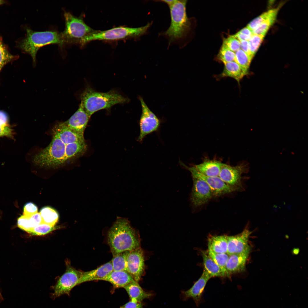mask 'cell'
Wrapping results in <instances>:
<instances>
[{
  "instance_id": "cell-1",
  "label": "cell",
  "mask_w": 308,
  "mask_h": 308,
  "mask_svg": "<svg viewBox=\"0 0 308 308\" xmlns=\"http://www.w3.org/2000/svg\"><path fill=\"white\" fill-rule=\"evenodd\" d=\"M52 139L46 148L35 154L33 162L37 165L47 168L64 165L83 155L87 149L84 135L75 133L62 122L53 127Z\"/></svg>"
},
{
  "instance_id": "cell-2",
  "label": "cell",
  "mask_w": 308,
  "mask_h": 308,
  "mask_svg": "<svg viewBox=\"0 0 308 308\" xmlns=\"http://www.w3.org/2000/svg\"><path fill=\"white\" fill-rule=\"evenodd\" d=\"M107 240L113 256L141 247L138 233L124 218L117 217L108 231Z\"/></svg>"
},
{
  "instance_id": "cell-3",
  "label": "cell",
  "mask_w": 308,
  "mask_h": 308,
  "mask_svg": "<svg viewBox=\"0 0 308 308\" xmlns=\"http://www.w3.org/2000/svg\"><path fill=\"white\" fill-rule=\"evenodd\" d=\"M81 104L85 112L91 117L95 112L108 109L118 104L128 103L129 99L117 92L112 90L102 92L87 87L80 96Z\"/></svg>"
},
{
  "instance_id": "cell-4",
  "label": "cell",
  "mask_w": 308,
  "mask_h": 308,
  "mask_svg": "<svg viewBox=\"0 0 308 308\" xmlns=\"http://www.w3.org/2000/svg\"><path fill=\"white\" fill-rule=\"evenodd\" d=\"M26 37L23 40L21 48L32 57L34 65L38 50L42 46L56 44L62 46L64 44L61 33L54 31H35L27 29Z\"/></svg>"
},
{
  "instance_id": "cell-5",
  "label": "cell",
  "mask_w": 308,
  "mask_h": 308,
  "mask_svg": "<svg viewBox=\"0 0 308 308\" xmlns=\"http://www.w3.org/2000/svg\"><path fill=\"white\" fill-rule=\"evenodd\" d=\"M187 0H177L169 7L171 18L170 26L164 33L170 42L182 39L190 27L186 11Z\"/></svg>"
},
{
  "instance_id": "cell-6",
  "label": "cell",
  "mask_w": 308,
  "mask_h": 308,
  "mask_svg": "<svg viewBox=\"0 0 308 308\" xmlns=\"http://www.w3.org/2000/svg\"><path fill=\"white\" fill-rule=\"evenodd\" d=\"M150 25L148 23L137 28L119 27L105 31L94 30L83 39L80 45L82 46L95 40H115L139 37L146 33Z\"/></svg>"
},
{
  "instance_id": "cell-7",
  "label": "cell",
  "mask_w": 308,
  "mask_h": 308,
  "mask_svg": "<svg viewBox=\"0 0 308 308\" xmlns=\"http://www.w3.org/2000/svg\"><path fill=\"white\" fill-rule=\"evenodd\" d=\"M65 27L61 32L64 44H78L94 30L86 25L82 18L75 17L69 12H65Z\"/></svg>"
},
{
  "instance_id": "cell-8",
  "label": "cell",
  "mask_w": 308,
  "mask_h": 308,
  "mask_svg": "<svg viewBox=\"0 0 308 308\" xmlns=\"http://www.w3.org/2000/svg\"><path fill=\"white\" fill-rule=\"evenodd\" d=\"M82 272L74 268L68 262H66V271L53 287L52 298L64 295H69L72 289L79 284Z\"/></svg>"
},
{
  "instance_id": "cell-9",
  "label": "cell",
  "mask_w": 308,
  "mask_h": 308,
  "mask_svg": "<svg viewBox=\"0 0 308 308\" xmlns=\"http://www.w3.org/2000/svg\"><path fill=\"white\" fill-rule=\"evenodd\" d=\"M181 164L190 172L193 178H197L204 181L209 186L214 195L219 196L239 189L228 185L219 177L207 176L198 172L193 166L189 167L183 163Z\"/></svg>"
},
{
  "instance_id": "cell-10",
  "label": "cell",
  "mask_w": 308,
  "mask_h": 308,
  "mask_svg": "<svg viewBox=\"0 0 308 308\" xmlns=\"http://www.w3.org/2000/svg\"><path fill=\"white\" fill-rule=\"evenodd\" d=\"M139 99L142 107V113L139 121L140 132L138 140L141 141L147 135L158 129L160 121L148 108L143 98L140 97Z\"/></svg>"
},
{
  "instance_id": "cell-11",
  "label": "cell",
  "mask_w": 308,
  "mask_h": 308,
  "mask_svg": "<svg viewBox=\"0 0 308 308\" xmlns=\"http://www.w3.org/2000/svg\"><path fill=\"white\" fill-rule=\"evenodd\" d=\"M249 166L244 163L232 166L223 163L219 177L227 184L239 189L242 175L248 171Z\"/></svg>"
},
{
  "instance_id": "cell-12",
  "label": "cell",
  "mask_w": 308,
  "mask_h": 308,
  "mask_svg": "<svg viewBox=\"0 0 308 308\" xmlns=\"http://www.w3.org/2000/svg\"><path fill=\"white\" fill-rule=\"evenodd\" d=\"M127 270L135 281L139 282L143 275L145 269L144 253L140 247L129 251L126 258Z\"/></svg>"
},
{
  "instance_id": "cell-13",
  "label": "cell",
  "mask_w": 308,
  "mask_h": 308,
  "mask_svg": "<svg viewBox=\"0 0 308 308\" xmlns=\"http://www.w3.org/2000/svg\"><path fill=\"white\" fill-rule=\"evenodd\" d=\"M252 232L246 227L240 234L228 236L227 253L229 255L245 254H249L251 250L249 238Z\"/></svg>"
},
{
  "instance_id": "cell-14",
  "label": "cell",
  "mask_w": 308,
  "mask_h": 308,
  "mask_svg": "<svg viewBox=\"0 0 308 308\" xmlns=\"http://www.w3.org/2000/svg\"><path fill=\"white\" fill-rule=\"evenodd\" d=\"M193 179L191 200L194 206H199L207 203L213 195L209 186L204 181L197 178Z\"/></svg>"
},
{
  "instance_id": "cell-15",
  "label": "cell",
  "mask_w": 308,
  "mask_h": 308,
  "mask_svg": "<svg viewBox=\"0 0 308 308\" xmlns=\"http://www.w3.org/2000/svg\"><path fill=\"white\" fill-rule=\"evenodd\" d=\"M210 276L204 269L200 277L189 289L182 292L183 299L187 300L192 299L197 307L204 301L203 294L206 284L210 279Z\"/></svg>"
},
{
  "instance_id": "cell-16",
  "label": "cell",
  "mask_w": 308,
  "mask_h": 308,
  "mask_svg": "<svg viewBox=\"0 0 308 308\" xmlns=\"http://www.w3.org/2000/svg\"><path fill=\"white\" fill-rule=\"evenodd\" d=\"M90 117L85 112L80 103L78 108L67 120L62 122L68 129L77 133L84 135Z\"/></svg>"
},
{
  "instance_id": "cell-17",
  "label": "cell",
  "mask_w": 308,
  "mask_h": 308,
  "mask_svg": "<svg viewBox=\"0 0 308 308\" xmlns=\"http://www.w3.org/2000/svg\"><path fill=\"white\" fill-rule=\"evenodd\" d=\"M249 256L245 254L229 255L226 266L227 277H230L232 274L244 271Z\"/></svg>"
},
{
  "instance_id": "cell-18",
  "label": "cell",
  "mask_w": 308,
  "mask_h": 308,
  "mask_svg": "<svg viewBox=\"0 0 308 308\" xmlns=\"http://www.w3.org/2000/svg\"><path fill=\"white\" fill-rule=\"evenodd\" d=\"M113 270L110 261L95 269L89 271L82 272L79 284L86 282L102 280Z\"/></svg>"
},
{
  "instance_id": "cell-19",
  "label": "cell",
  "mask_w": 308,
  "mask_h": 308,
  "mask_svg": "<svg viewBox=\"0 0 308 308\" xmlns=\"http://www.w3.org/2000/svg\"><path fill=\"white\" fill-rule=\"evenodd\" d=\"M102 280L108 281L116 288H123L134 280L130 274L125 271L113 270Z\"/></svg>"
},
{
  "instance_id": "cell-20",
  "label": "cell",
  "mask_w": 308,
  "mask_h": 308,
  "mask_svg": "<svg viewBox=\"0 0 308 308\" xmlns=\"http://www.w3.org/2000/svg\"><path fill=\"white\" fill-rule=\"evenodd\" d=\"M223 164L221 162L216 160H206L202 163L193 166L198 172L205 176L219 177Z\"/></svg>"
},
{
  "instance_id": "cell-21",
  "label": "cell",
  "mask_w": 308,
  "mask_h": 308,
  "mask_svg": "<svg viewBox=\"0 0 308 308\" xmlns=\"http://www.w3.org/2000/svg\"><path fill=\"white\" fill-rule=\"evenodd\" d=\"M123 288L128 293L130 300L137 302H141L144 299L150 298L153 294L144 290L138 282L134 280Z\"/></svg>"
},
{
  "instance_id": "cell-22",
  "label": "cell",
  "mask_w": 308,
  "mask_h": 308,
  "mask_svg": "<svg viewBox=\"0 0 308 308\" xmlns=\"http://www.w3.org/2000/svg\"><path fill=\"white\" fill-rule=\"evenodd\" d=\"M224 64L223 71L219 75L221 78L228 77L232 78L239 83L242 78L247 74L235 61Z\"/></svg>"
},
{
  "instance_id": "cell-23",
  "label": "cell",
  "mask_w": 308,
  "mask_h": 308,
  "mask_svg": "<svg viewBox=\"0 0 308 308\" xmlns=\"http://www.w3.org/2000/svg\"><path fill=\"white\" fill-rule=\"evenodd\" d=\"M208 250L216 253H227L228 236H213L208 239Z\"/></svg>"
},
{
  "instance_id": "cell-24",
  "label": "cell",
  "mask_w": 308,
  "mask_h": 308,
  "mask_svg": "<svg viewBox=\"0 0 308 308\" xmlns=\"http://www.w3.org/2000/svg\"><path fill=\"white\" fill-rule=\"evenodd\" d=\"M204 269L208 273L211 278L214 277H226L225 273L209 256L206 252H202Z\"/></svg>"
},
{
  "instance_id": "cell-25",
  "label": "cell",
  "mask_w": 308,
  "mask_h": 308,
  "mask_svg": "<svg viewBox=\"0 0 308 308\" xmlns=\"http://www.w3.org/2000/svg\"><path fill=\"white\" fill-rule=\"evenodd\" d=\"M279 8L270 9L258 16L251 21L247 27L251 31H253L261 23L265 21L272 18H276Z\"/></svg>"
},
{
  "instance_id": "cell-26",
  "label": "cell",
  "mask_w": 308,
  "mask_h": 308,
  "mask_svg": "<svg viewBox=\"0 0 308 308\" xmlns=\"http://www.w3.org/2000/svg\"><path fill=\"white\" fill-rule=\"evenodd\" d=\"M42 222L54 226L58 222L59 215L54 209L49 206L42 208L39 212Z\"/></svg>"
},
{
  "instance_id": "cell-27",
  "label": "cell",
  "mask_w": 308,
  "mask_h": 308,
  "mask_svg": "<svg viewBox=\"0 0 308 308\" xmlns=\"http://www.w3.org/2000/svg\"><path fill=\"white\" fill-rule=\"evenodd\" d=\"M129 252H124L113 256L111 260L113 270L126 271V258Z\"/></svg>"
},
{
  "instance_id": "cell-28",
  "label": "cell",
  "mask_w": 308,
  "mask_h": 308,
  "mask_svg": "<svg viewBox=\"0 0 308 308\" xmlns=\"http://www.w3.org/2000/svg\"><path fill=\"white\" fill-rule=\"evenodd\" d=\"M235 53L234 61L247 74L252 59L241 49Z\"/></svg>"
},
{
  "instance_id": "cell-29",
  "label": "cell",
  "mask_w": 308,
  "mask_h": 308,
  "mask_svg": "<svg viewBox=\"0 0 308 308\" xmlns=\"http://www.w3.org/2000/svg\"><path fill=\"white\" fill-rule=\"evenodd\" d=\"M209 256L222 270L227 277L226 266L229 255L227 253H216L208 250Z\"/></svg>"
},
{
  "instance_id": "cell-30",
  "label": "cell",
  "mask_w": 308,
  "mask_h": 308,
  "mask_svg": "<svg viewBox=\"0 0 308 308\" xmlns=\"http://www.w3.org/2000/svg\"><path fill=\"white\" fill-rule=\"evenodd\" d=\"M235 52L222 45L217 56V59L224 64L234 61Z\"/></svg>"
},
{
  "instance_id": "cell-31",
  "label": "cell",
  "mask_w": 308,
  "mask_h": 308,
  "mask_svg": "<svg viewBox=\"0 0 308 308\" xmlns=\"http://www.w3.org/2000/svg\"><path fill=\"white\" fill-rule=\"evenodd\" d=\"M55 228L53 226L42 222L34 227L28 233L34 235H44L54 230Z\"/></svg>"
},
{
  "instance_id": "cell-32",
  "label": "cell",
  "mask_w": 308,
  "mask_h": 308,
  "mask_svg": "<svg viewBox=\"0 0 308 308\" xmlns=\"http://www.w3.org/2000/svg\"><path fill=\"white\" fill-rule=\"evenodd\" d=\"M264 37L261 35L253 34L248 41L250 51L253 57L259 47Z\"/></svg>"
},
{
  "instance_id": "cell-33",
  "label": "cell",
  "mask_w": 308,
  "mask_h": 308,
  "mask_svg": "<svg viewBox=\"0 0 308 308\" xmlns=\"http://www.w3.org/2000/svg\"><path fill=\"white\" fill-rule=\"evenodd\" d=\"M276 18H272L263 22L252 31L253 34L261 35L265 36L271 26L275 22Z\"/></svg>"
},
{
  "instance_id": "cell-34",
  "label": "cell",
  "mask_w": 308,
  "mask_h": 308,
  "mask_svg": "<svg viewBox=\"0 0 308 308\" xmlns=\"http://www.w3.org/2000/svg\"><path fill=\"white\" fill-rule=\"evenodd\" d=\"M222 45L234 52L240 49V41L233 35L224 39Z\"/></svg>"
},
{
  "instance_id": "cell-35",
  "label": "cell",
  "mask_w": 308,
  "mask_h": 308,
  "mask_svg": "<svg viewBox=\"0 0 308 308\" xmlns=\"http://www.w3.org/2000/svg\"><path fill=\"white\" fill-rule=\"evenodd\" d=\"M0 41V71L3 66L14 58Z\"/></svg>"
},
{
  "instance_id": "cell-36",
  "label": "cell",
  "mask_w": 308,
  "mask_h": 308,
  "mask_svg": "<svg viewBox=\"0 0 308 308\" xmlns=\"http://www.w3.org/2000/svg\"><path fill=\"white\" fill-rule=\"evenodd\" d=\"M18 226L20 229L28 233L32 229L29 217L23 215L18 219Z\"/></svg>"
},
{
  "instance_id": "cell-37",
  "label": "cell",
  "mask_w": 308,
  "mask_h": 308,
  "mask_svg": "<svg viewBox=\"0 0 308 308\" xmlns=\"http://www.w3.org/2000/svg\"><path fill=\"white\" fill-rule=\"evenodd\" d=\"M253 35L252 31L246 27L243 28L233 35L240 41L242 40L248 41Z\"/></svg>"
},
{
  "instance_id": "cell-38",
  "label": "cell",
  "mask_w": 308,
  "mask_h": 308,
  "mask_svg": "<svg viewBox=\"0 0 308 308\" xmlns=\"http://www.w3.org/2000/svg\"><path fill=\"white\" fill-rule=\"evenodd\" d=\"M38 208L34 203L29 202L26 203L23 208V215L30 217L38 212Z\"/></svg>"
},
{
  "instance_id": "cell-39",
  "label": "cell",
  "mask_w": 308,
  "mask_h": 308,
  "mask_svg": "<svg viewBox=\"0 0 308 308\" xmlns=\"http://www.w3.org/2000/svg\"><path fill=\"white\" fill-rule=\"evenodd\" d=\"M13 135V130L9 126H0V137L5 136L12 138Z\"/></svg>"
},
{
  "instance_id": "cell-40",
  "label": "cell",
  "mask_w": 308,
  "mask_h": 308,
  "mask_svg": "<svg viewBox=\"0 0 308 308\" xmlns=\"http://www.w3.org/2000/svg\"><path fill=\"white\" fill-rule=\"evenodd\" d=\"M29 219L33 229L42 222V218L40 213L37 212L33 215L29 217Z\"/></svg>"
},
{
  "instance_id": "cell-41",
  "label": "cell",
  "mask_w": 308,
  "mask_h": 308,
  "mask_svg": "<svg viewBox=\"0 0 308 308\" xmlns=\"http://www.w3.org/2000/svg\"><path fill=\"white\" fill-rule=\"evenodd\" d=\"M119 308H143V304L141 302H138L130 300L121 306Z\"/></svg>"
},
{
  "instance_id": "cell-42",
  "label": "cell",
  "mask_w": 308,
  "mask_h": 308,
  "mask_svg": "<svg viewBox=\"0 0 308 308\" xmlns=\"http://www.w3.org/2000/svg\"><path fill=\"white\" fill-rule=\"evenodd\" d=\"M240 49L252 59L253 57L250 51L248 41L242 40L240 41Z\"/></svg>"
},
{
  "instance_id": "cell-43",
  "label": "cell",
  "mask_w": 308,
  "mask_h": 308,
  "mask_svg": "<svg viewBox=\"0 0 308 308\" xmlns=\"http://www.w3.org/2000/svg\"><path fill=\"white\" fill-rule=\"evenodd\" d=\"M9 126L8 116L5 112L0 111V126Z\"/></svg>"
},
{
  "instance_id": "cell-44",
  "label": "cell",
  "mask_w": 308,
  "mask_h": 308,
  "mask_svg": "<svg viewBox=\"0 0 308 308\" xmlns=\"http://www.w3.org/2000/svg\"><path fill=\"white\" fill-rule=\"evenodd\" d=\"M175 0H163L161 1L165 3L169 7L175 2Z\"/></svg>"
},
{
  "instance_id": "cell-45",
  "label": "cell",
  "mask_w": 308,
  "mask_h": 308,
  "mask_svg": "<svg viewBox=\"0 0 308 308\" xmlns=\"http://www.w3.org/2000/svg\"><path fill=\"white\" fill-rule=\"evenodd\" d=\"M2 0H0V5L2 3Z\"/></svg>"
},
{
  "instance_id": "cell-46",
  "label": "cell",
  "mask_w": 308,
  "mask_h": 308,
  "mask_svg": "<svg viewBox=\"0 0 308 308\" xmlns=\"http://www.w3.org/2000/svg\"><path fill=\"white\" fill-rule=\"evenodd\" d=\"M1 212H0V218H1Z\"/></svg>"
}]
</instances>
